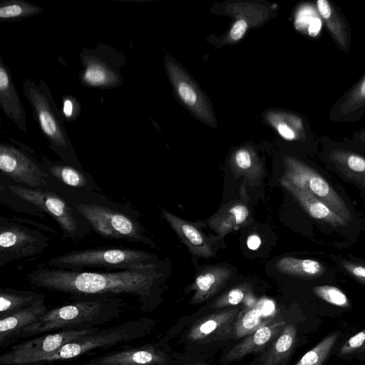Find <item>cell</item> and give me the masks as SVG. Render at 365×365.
<instances>
[{
  "instance_id": "cell-8",
  "label": "cell",
  "mask_w": 365,
  "mask_h": 365,
  "mask_svg": "<svg viewBox=\"0 0 365 365\" xmlns=\"http://www.w3.org/2000/svg\"><path fill=\"white\" fill-rule=\"evenodd\" d=\"M49 238L41 230L26 226L19 217H0V268L46 250Z\"/></svg>"
},
{
  "instance_id": "cell-12",
  "label": "cell",
  "mask_w": 365,
  "mask_h": 365,
  "mask_svg": "<svg viewBox=\"0 0 365 365\" xmlns=\"http://www.w3.org/2000/svg\"><path fill=\"white\" fill-rule=\"evenodd\" d=\"M9 188L20 199L50 215L61 228L64 237L74 240L83 235L73 209L61 197L41 188L33 189L21 185H11Z\"/></svg>"
},
{
  "instance_id": "cell-23",
  "label": "cell",
  "mask_w": 365,
  "mask_h": 365,
  "mask_svg": "<svg viewBox=\"0 0 365 365\" xmlns=\"http://www.w3.org/2000/svg\"><path fill=\"white\" fill-rule=\"evenodd\" d=\"M280 184L313 219L334 227H342L346 224V222L326 203L306 190L296 187L283 178H281Z\"/></svg>"
},
{
  "instance_id": "cell-17",
  "label": "cell",
  "mask_w": 365,
  "mask_h": 365,
  "mask_svg": "<svg viewBox=\"0 0 365 365\" xmlns=\"http://www.w3.org/2000/svg\"><path fill=\"white\" fill-rule=\"evenodd\" d=\"M0 106L5 114L24 133H28L26 115L7 65L0 58Z\"/></svg>"
},
{
  "instance_id": "cell-34",
  "label": "cell",
  "mask_w": 365,
  "mask_h": 365,
  "mask_svg": "<svg viewBox=\"0 0 365 365\" xmlns=\"http://www.w3.org/2000/svg\"><path fill=\"white\" fill-rule=\"evenodd\" d=\"M252 292L251 284L247 282L239 284L217 297L210 307L217 309L237 305L250 298Z\"/></svg>"
},
{
  "instance_id": "cell-19",
  "label": "cell",
  "mask_w": 365,
  "mask_h": 365,
  "mask_svg": "<svg viewBox=\"0 0 365 365\" xmlns=\"http://www.w3.org/2000/svg\"><path fill=\"white\" fill-rule=\"evenodd\" d=\"M232 269L224 264L207 266L200 270L191 285L194 294L192 304L203 302L218 292L232 274Z\"/></svg>"
},
{
  "instance_id": "cell-36",
  "label": "cell",
  "mask_w": 365,
  "mask_h": 365,
  "mask_svg": "<svg viewBox=\"0 0 365 365\" xmlns=\"http://www.w3.org/2000/svg\"><path fill=\"white\" fill-rule=\"evenodd\" d=\"M62 114L64 120L72 122L80 115L81 107L80 103L75 96L64 95L62 96Z\"/></svg>"
},
{
  "instance_id": "cell-22",
  "label": "cell",
  "mask_w": 365,
  "mask_h": 365,
  "mask_svg": "<svg viewBox=\"0 0 365 365\" xmlns=\"http://www.w3.org/2000/svg\"><path fill=\"white\" fill-rule=\"evenodd\" d=\"M316 8L336 46L348 53L351 45V29L343 13L328 0H317Z\"/></svg>"
},
{
  "instance_id": "cell-18",
  "label": "cell",
  "mask_w": 365,
  "mask_h": 365,
  "mask_svg": "<svg viewBox=\"0 0 365 365\" xmlns=\"http://www.w3.org/2000/svg\"><path fill=\"white\" fill-rule=\"evenodd\" d=\"M365 114V73L331 107L332 122H356Z\"/></svg>"
},
{
  "instance_id": "cell-5",
  "label": "cell",
  "mask_w": 365,
  "mask_h": 365,
  "mask_svg": "<svg viewBox=\"0 0 365 365\" xmlns=\"http://www.w3.org/2000/svg\"><path fill=\"white\" fill-rule=\"evenodd\" d=\"M146 328L145 321L139 319L129 320L118 326L98 329L71 341L53 354L39 359L34 365H47L56 361L71 360L93 350L108 349L133 341L143 336Z\"/></svg>"
},
{
  "instance_id": "cell-6",
  "label": "cell",
  "mask_w": 365,
  "mask_h": 365,
  "mask_svg": "<svg viewBox=\"0 0 365 365\" xmlns=\"http://www.w3.org/2000/svg\"><path fill=\"white\" fill-rule=\"evenodd\" d=\"M83 69L80 82L85 86L110 89L121 86V69L126 63L125 56L109 45L99 43L93 49L83 48L79 53Z\"/></svg>"
},
{
  "instance_id": "cell-41",
  "label": "cell",
  "mask_w": 365,
  "mask_h": 365,
  "mask_svg": "<svg viewBox=\"0 0 365 365\" xmlns=\"http://www.w3.org/2000/svg\"><path fill=\"white\" fill-rule=\"evenodd\" d=\"M261 245V239L257 235H251L247 240V246L251 250H257Z\"/></svg>"
},
{
  "instance_id": "cell-14",
  "label": "cell",
  "mask_w": 365,
  "mask_h": 365,
  "mask_svg": "<svg viewBox=\"0 0 365 365\" xmlns=\"http://www.w3.org/2000/svg\"><path fill=\"white\" fill-rule=\"evenodd\" d=\"M240 310V307L228 308L200 319L190 329L187 339L195 343H210L234 337Z\"/></svg>"
},
{
  "instance_id": "cell-13",
  "label": "cell",
  "mask_w": 365,
  "mask_h": 365,
  "mask_svg": "<svg viewBox=\"0 0 365 365\" xmlns=\"http://www.w3.org/2000/svg\"><path fill=\"white\" fill-rule=\"evenodd\" d=\"M0 169L15 182L33 189L46 185L48 177L40 163L22 148L3 143L0 144Z\"/></svg>"
},
{
  "instance_id": "cell-32",
  "label": "cell",
  "mask_w": 365,
  "mask_h": 365,
  "mask_svg": "<svg viewBox=\"0 0 365 365\" xmlns=\"http://www.w3.org/2000/svg\"><path fill=\"white\" fill-rule=\"evenodd\" d=\"M38 5L21 0H9L0 2V19L14 21L26 19L43 12Z\"/></svg>"
},
{
  "instance_id": "cell-39",
  "label": "cell",
  "mask_w": 365,
  "mask_h": 365,
  "mask_svg": "<svg viewBox=\"0 0 365 365\" xmlns=\"http://www.w3.org/2000/svg\"><path fill=\"white\" fill-rule=\"evenodd\" d=\"M343 140L365 153V127L354 132L351 138H344Z\"/></svg>"
},
{
  "instance_id": "cell-11",
  "label": "cell",
  "mask_w": 365,
  "mask_h": 365,
  "mask_svg": "<svg viewBox=\"0 0 365 365\" xmlns=\"http://www.w3.org/2000/svg\"><path fill=\"white\" fill-rule=\"evenodd\" d=\"M320 142V159L343 179L365 188V153L344 140L335 141L322 136Z\"/></svg>"
},
{
  "instance_id": "cell-37",
  "label": "cell",
  "mask_w": 365,
  "mask_h": 365,
  "mask_svg": "<svg viewBox=\"0 0 365 365\" xmlns=\"http://www.w3.org/2000/svg\"><path fill=\"white\" fill-rule=\"evenodd\" d=\"M339 264L344 272L365 284V264L341 259L339 261Z\"/></svg>"
},
{
  "instance_id": "cell-15",
  "label": "cell",
  "mask_w": 365,
  "mask_h": 365,
  "mask_svg": "<svg viewBox=\"0 0 365 365\" xmlns=\"http://www.w3.org/2000/svg\"><path fill=\"white\" fill-rule=\"evenodd\" d=\"M161 214L191 254L205 258L215 256L212 238L204 232L197 222L182 219L163 208Z\"/></svg>"
},
{
  "instance_id": "cell-16",
  "label": "cell",
  "mask_w": 365,
  "mask_h": 365,
  "mask_svg": "<svg viewBox=\"0 0 365 365\" xmlns=\"http://www.w3.org/2000/svg\"><path fill=\"white\" fill-rule=\"evenodd\" d=\"M165 354L158 346L147 344L109 352L87 361L84 365H165Z\"/></svg>"
},
{
  "instance_id": "cell-21",
  "label": "cell",
  "mask_w": 365,
  "mask_h": 365,
  "mask_svg": "<svg viewBox=\"0 0 365 365\" xmlns=\"http://www.w3.org/2000/svg\"><path fill=\"white\" fill-rule=\"evenodd\" d=\"M249 207L240 200H232L220 207L207 220V225L219 237L245 227L251 221Z\"/></svg>"
},
{
  "instance_id": "cell-10",
  "label": "cell",
  "mask_w": 365,
  "mask_h": 365,
  "mask_svg": "<svg viewBox=\"0 0 365 365\" xmlns=\"http://www.w3.org/2000/svg\"><path fill=\"white\" fill-rule=\"evenodd\" d=\"M98 329L99 327L62 330L23 341L0 356V365H34L71 341Z\"/></svg>"
},
{
  "instance_id": "cell-29",
  "label": "cell",
  "mask_w": 365,
  "mask_h": 365,
  "mask_svg": "<svg viewBox=\"0 0 365 365\" xmlns=\"http://www.w3.org/2000/svg\"><path fill=\"white\" fill-rule=\"evenodd\" d=\"M40 165L51 176L70 187L86 189L90 185L83 170L63 161L53 163L43 157Z\"/></svg>"
},
{
  "instance_id": "cell-25",
  "label": "cell",
  "mask_w": 365,
  "mask_h": 365,
  "mask_svg": "<svg viewBox=\"0 0 365 365\" xmlns=\"http://www.w3.org/2000/svg\"><path fill=\"white\" fill-rule=\"evenodd\" d=\"M167 68L181 100L202 118L209 120L210 114L205 106V102L197 88L181 71L177 74L170 61L167 62Z\"/></svg>"
},
{
  "instance_id": "cell-26",
  "label": "cell",
  "mask_w": 365,
  "mask_h": 365,
  "mask_svg": "<svg viewBox=\"0 0 365 365\" xmlns=\"http://www.w3.org/2000/svg\"><path fill=\"white\" fill-rule=\"evenodd\" d=\"M296 335L295 327L286 325L263 356L262 365H283L294 347Z\"/></svg>"
},
{
  "instance_id": "cell-38",
  "label": "cell",
  "mask_w": 365,
  "mask_h": 365,
  "mask_svg": "<svg viewBox=\"0 0 365 365\" xmlns=\"http://www.w3.org/2000/svg\"><path fill=\"white\" fill-rule=\"evenodd\" d=\"M365 343V329L349 338L339 351L340 355L348 354L359 349Z\"/></svg>"
},
{
  "instance_id": "cell-30",
  "label": "cell",
  "mask_w": 365,
  "mask_h": 365,
  "mask_svg": "<svg viewBox=\"0 0 365 365\" xmlns=\"http://www.w3.org/2000/svg\"><path fill=\"white\" fill-rule=\"evenodd\" d=\"M232 168L235 175L250 182L259 181L263 173V168L258 158L245 148L240 149L235 153Z\"/></svg>"
},
{
  "instance_id": "cell-31",
  "label": "cell",
  "mask_w": 365,
  "mask_h": 365,
  "mask_svg": "<svg viewBox=\"0 0 365 365\" xmlns=\"http://www.w3.org/2000/svg\"><path fill=\"white\" fill-rule=\"evenodd\" d=\"M269 321L262 320V312L255 305L240 310L234 328V338L245 337Z\"/></svg>"
},
{
  "instance_id": "cell-1",
  "label": "cell",
  "mask_w": 365,
  "mask_h": 365,
  "mask_svg": "<svg viewBox=\"0 0 365 365\" xmlns=\"http://www.w3.org/2000/svg\"><path fill=\"white\" fill-rule=\"evenodd\" d=\"M163 277L159 268L105 272L74 271L37 267L26 274L35 287L69 294L75 297L129 295L145 305Z\"/></svg>"
},
{
  "instance_id": "cell-2",
  "label": "cell",
  "mask_w": 365,
  "mask_h": 365,
  "mask_svg": "<svg viewBox=\"0 0 365 365\" xmlns=\"http://www.w3.org/2000/svg\"><path fill=\"white\" fill-rule=\"evenodd\" d=\"M123 307L122 299L115 296L79 297L71 304L48 310L36 322L19 331L11 343L21 338L49 332L98 327L118 318Z\"/></svg>"
},
{
  "instance_id": "cell-33",
  "label": "cell",
  "mask_w": 365,
  "mask_h": 365,
  "mask_svg": "<svg viewBox=\"0 0 365 365\" xmlns=\"http://www.w3.org/2000/svg\"><path fill=\"white\" fill-rule=\"evenodd\" d=\"M338 338V334H331L307 351L295 365H322Z\"/></svg>"
},
{
  "instance_id": "cell-24",
  "label": "cell",
  "mask_w": 365,
  "mask_h": 365,
  "mask_svg": "<svg viewBox=\"0 0 365 365\" xmlns=\"http://www.w3.org/2000/svg\"><path fill=\"white\" fill-rule=\"evenodd\" d=\"M48 310L44 297L26 308L1 318L0 346L10 344L19 331L36 322Z\"/></svg>"
},
{
  "instance_id": "cell-4",
  "label": "cell",
  "mask_w": 365,
  "mask_h": 365,
  "mask_svg": "<svg viewBox=\"0 0 365 365\" xmlns=\"http://www.w3.org/2000/svg\"><path fill=\"white\" fill-rule=\"evenodd\" d=\"M46 266L80 271L97 267L109 270H138L160 268L155 255L122 247H102L76 250L49 259Z\"/></svg>"
},
{
  "instance_id": "cell-40",
  "label": "cell",
  "mask_w": 365,
  "mask_h": 365,
  "mask_svg": "<svg viewBox=\"0 0 365 365\" xmlns=\"http://www.w3.org/2000/svg\"><path fill=\"white\" fill-rule=\"evenodd\" d=\"M247 29V24L244 19L237 21L232 26L230 35L232 40L237 41L245 34Z\"/></svg>"
},
{
  "instance_id": "cell-35",
  "label": "cell",
  "mask_w": 365,
  "mask_h": 365,
  "mask_svg": "<svg viewBox=\"0 0 365 365\" xmlns=\"http://www.w3.org/2000/svg\"><path fill=\"white\" fill-rule=\"evenodd\" d=\"M313 292L324 301L340 307H349V301L345 293L338 287L331 285L316 286Z\"/></svg>"
},
{
  "instance_id": "cell-20",
  "label": "cell",
  "mask_w": 365,
  "mask_h": 365,
  "mask_svg": "<svg viewBox=\"0 0 365 365\" xmlns=\"http://www.w3.org/2000/svg\"><path fill=\"white\" fill-rule=\"evenodd\" d=\"M284 327V322L269 321L264 323L232 346L225 355V360L229 362L237 361L248 354L261 351L279 336Z\"/></svg>"
},
{
  "instance_id": "cell-3",
  "label": "cell",
  "mask_w": 365,
  "mask_h": 365,
  "mask_svg": "<svg viewBox=\"0 0 365 365\" xmlns=\"http://www.w3.org/2000/svg\"><path fill=\"white\" fill-rule=\"evenodd\" d=\"M22 91L31 107L36 122L48 141L50 148L61 161L83 170L65 129L62 111L56 106L46 82L41 79L36 84L30 78H24Z\"/></svg>"
},
{
  "instance_id": "cell-7",
  "label": "cell",
  "mask_w": 365,
  "mask_h": 365,
  "mask_svg": "<svg viewBox=\"0 0 365 365\" xmlns=\"http://www.w3.org/2000/svg\"><path fill=\"white\" fill-rule=\"evenodd\" d=\"M75 207L92 229L103 237L154 245L145 234L143 226L123 212L98 204L80 203Z\"/></svg>"
},
{
  "instance_id": "cell-42",
  "label": "cell",
  "mask_w": 365,
  "mask_h": 365,
  "mask_svg": "<svg viewBox=\"0 0 365 365\" xmlns=\"http://www.w3.org/2000/svg\"><path fill=\"white\" fill-rule=\"evenodd\" d=\"M195 365H206V364H195Z\"/></svg>"
},
{
  "instance_id": "cell-28",
  "label": "cell",
  "mask_w": 365,
  "mask_h": 365,
  "mask_svg": "<svg viewBox=\"0 0 365 365\" xmlns=\"http://www.w3.org/2000/svg\"><path fill=\"white\" fill-rule=\"evenodd\" d=\"M41 293L11 287L0 289V319L26 308L44 298Z\"/></svg>"
},
{
  "instance_id": "cell-9",
  "label": "cell",
  "mask_w": 365,
  "mask_h": 365,
  "mask_svg": "<svg viewBox=\"0 0 365 365\" xmlns=\"http://www.w3.org/2000/svg\"><path fill=\"white\" fill-rule=\"evenodd\" d=\"M284 166L282 178L326 203L346 222L351 220V210L342 197L313 167L292 156L284 157Z\"/></svg>"
},
{
  "instance_id": "cell-27",
  "label": "cell",
  "mask_w": 365,
  "mask_h": 365,
  "mask_svg": "<svg viewBox=\"0 0 365 365\" xmlns=\"http://www.w3.org/2000/svg\"><path fill=\"white\" fill-rule=\"evenodd\" d=\"M276 269L282 274L305 279H314L325 271L323 264L315 259L284 257L275 264Z\"/></svg>"
}]
</instances>
